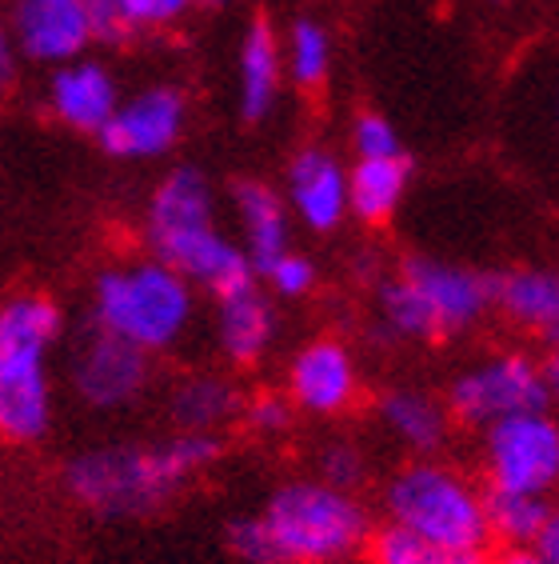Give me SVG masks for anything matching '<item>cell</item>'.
<instances>
[{
  "label": "cell",
  "mask_w": 559,
  "mask_h": 564,
  "mask_svg": "<svg viewBox=\"0 0 559 564\" xmlns=\"http://www.w3.org/2000/svg\"><path fill=\"white\" fill-rule=\"evenodd\" d=\"M443 401L452 409L456 424L484 433L487 424L507 421L516 413L551 409V389L544 377V360L527 357L519 348H504V352H487L456 372L448 380Z\"/></svg>",
  "instance_id": "cell-9"
},
{
  "label": "cell",
  "mask_w": 559,
  "mask_h": 564,
  "mask_svg": "<svg viewBox=\"0 0 559 564\" xmlns=\"http://www.w3.org/2000/svg\"><path fill=\"white\" fill-rule=\"evenodd\" d=\"M352 152L355 161H387V156H404V144H399L396 124L380 112H360L352 120Z\"/></svg>",
  "instance_id": "cell-29"
},
{
  "label": "cell",
  "mask_w": 559,
  "mask_h": 564,
  "mask_svg": "<svg viewBox=\"0 0 559 564\" xmlns=\"http://www.w3.org/2000/svg\"><path fill=\"white\" fill-rule=\"evenodd\" d=\"M228 208H232V220H237L240 245L256 264V276L272 269V264L292 252V208L284 200V193L264 181H232L228 185Z\"/></svg>",
  "instance_id": "cell-17"
},
{
  "label": "cell",
  "mask_w": 559,
  "mask_h": 564,
  "mask_svg": "<svg viewBox=\"0 0 559 564\" xmlns=\"http://www.w3.org/2000/svg\"><path fill=\"white\" fill-rule=\"evenodd\" d=\"M65 313L53 296L24 289L0 304V436L9 445H41L53 429V348Z\"/></svg>",
  "instance_id": "cell-4"
},
{
  "label": "cell",
  "mask_w": 559,
  "mask_h": 564,
  "mask_svg": "<svg viewBox=\"0 0 559 564\" xmlns=\"http://www.w3.org/2000/svg\"><path fill=\"white\" fill-rule=\"evenodd\" d=\"M368 473H372L368 453L352 436H328V441L316 448V477L336 485V489L355 492L368 480Z\"/></svg>",
  "instance_id": "cell-27"
},
{
  "label": "cell",
  "mask_w": 559,
  "mask_h": 564,
  "mask_svg": "<svg viewBox=\"0 0 559 564\" xmlns=\"http://www.w3.org/2000/svg\"><path fill=\"white\" fill-rule=\"evenodd\" d=\"M284 200L308 232L328 237L352 217V169L332 149L304 144L292 152L284 173Z\"/></svg>",
  "instance_id": "cell-14"
},
{
  "label": "cell",
  "mask_w": 559,
  "mask_h": 564,
  "mask_svg": "<svg viewBox=\"0 0 559 564\" xmlns=\"http://www.w3.org/2000/svg\"><path fill=\"white\" fill-rule=\"evenodd\" d=\"M380 509L384 524H396L448 553H484L492 544L487 489L440 456L399 465L380 489Z\"/></svg>",
  "instance_id": "cell-6"
},
{
  "label": "cell",
  "mask_w": 559,
  "mask_h": 564,
  "mask_svg": "<svg viewBox=\"0 0 559 564\" xmlns=\"http://www.w3.org/2000/svg\"><path fill=\"white\" fill-rule=\"evenodd\" d=\"M264 281H268V293L280 296V301H300V296H308L316 289V264L304 252H284L264 272Z\"/></svg>",
  "instance_id": "cell-30"
},
{
  "label": "cell",
  "mask_w": 559,
  "mask_h": 564,
  "mask_svg": "<svg viewBox=\"0 0 559 564\" xmlns=\"http://www.w3.org/2000/svg\"><path fill=\"white\" fill-rule=\"evenodd\" d=\"M9 41L29 65L61 68L88 56L97 24L85 0H9Z\"/></svg>",
  "instance_id": "cell-12"
},
{
  "label": "cell",
  "mask_w": 559,
  "mask_h": 564,
  "mask_svg": "<svg viewBox=\"0 0 559 564\" xmlns=\"http://www.w3.org/2000/svg\"><path fill=\"white\" fill-rule=\"evenodd\" d=\"M408 156H387V161H355L352 164V217L360 225H387L396 217L404 196H408Z\"/></svg>",
  "instance_id": "cell-23"
},
{
  "label": "cell",
  "mask_w": 559,
  "mask_h": 564,
  "mask_svg": "<svg viewBox=\"0 0 559 564\" xmlns=\"http://www.w3.org/2000/svg\"><path fill=\"white\" fill-rule=\"evenodd\" d=\"M193 281H184L161 257H124L92 276L88 289V321L112 337L144 348L149 357H173L196 333Z\"/></svg>",
  "instance_id": "cell-3"
},
{
  "label": "cell",
  "mask_w": 559,
  "mask_h": 564,
  "mask_svg": "<svg viewBox=\"0 0 559 564\" xmlns=\"http://www.w3.org/2000/svg\"><path fill=\"white\" fill-rule=\"evenodd\" d=\"M556 117H559V105H556Z\"/></svg>",
  "instance_id": "cell-35"
},
{
  "label": "cell",
  "mask_w": 559,
  "mask_h": 564,
  "mask_svg": "<svg viewBox=\"0 0 559 564\" xmlns=\"http://www.w3.org/2000/svg\"><path fill=\"white\" fill-rule=\"evenodd\" d=\"M548 352H544V377H548V389H551V401H559V328L548 333Z\"/></svg>",
  "instance_id": "cell-31"
},
{
  "label": "cell",
  "mask_w": 559,
  "mask_h": 564,
  "mask_svg": "<svg viewBox=\"0 0 559 564\" xmlns=\"http://www.w3.org/2000/svg\"><path fill=\"white\" fill-rule=\"evenodd\" d=\"M376 421L387 441H396L404 453H412V460H424V456H440L448 448L456 416L443 397L396 384L376 397Z\"/></svg>",
  "instance_id": "cell-18"
},
{
  "label": "cell",
  "mask_w": 559,
  "mask_h": 564,
  "mask_svg": "<svg viewBox=\"0 0 559 564\" xmlns=\"http://www.w3.org/2000/svg\"><path fill=\"white\" fill-rule=\"evenodd\" d=\"M280 316L272 293H264L256 281L237 289V293L216 296L212 308V345L232 369H252L268 357L276 345Z\"/></svg>",
  "instance_id": "cell-16"
},
{
  "label": "cell",
  "mask_w": 559,
  "mask_h": 564,
  "mask_svg": "<svg viewBox=\"0 0 559 564\" xmlns=\"http://www.w3.org/2000/svg\"><path fill=\"white\" fill-rule=\"evenodd\" d=\"M536 549L548 556L551 564H559V505H556V512H551V521H548V529H544V536L536 541Z\"/></svg>",
  "instance_id": "cell-32"
},
{
  "label": "cell",
  "mask_w": 559,
  "mask_h": 564,
  "mask_svg": "<svg viewBox=\"0 0 559 564\" xmlns=\"http://www.w3.org/2000/svg\"><path fill=\"white\" fill-rule=\"evenodd\" d=\"M144 249L173 264L200 293L224 296L256 281V264L237 237L220 228L216 188L200 169L176 164L152 188L140 225Z\"/></svg>",
  "instance_id": "cell-2"
},
{
  "label": "cell",
  "mask_w": 559,
  "mask_h": 564,
  "mask_svg": "<svg viewBox=\"0 0 559 564\" xmlns=\"http://www.w3.org/2000/svg\"><path fill=\"white\" fill-rule=\"evenodd\" d=\"M220 436L176 433L161 445H100L65 460L61 489L100 521H140L180 497L220 460Z\"/></svg>",
  "instance_id": "cell-1"
},
{
  "label": "cell",
  "mask_w": 559,
  "mask_h": 564,
  "mask_svg": "<svg viewBox=\"0 0 559 564\" xmlns=\"http://www.w3.org/2000/svg\"><path fill=\"white\" fill-rule=\"evenodd\" d=\"M495 308V276L468 264L412 257L376 293V316L396 340H443L475 328Z\"/></svg>",
  "instance_id": "cell-7"
},
{
  "label": "cell",
  "mask_w": 559,
  "mask_h": 564,
  "mask_svg": "<svg viewBox=\"0 0 559 564\" xmlns=\"http://www.w3.org/2000/svg\"><path fill=\"white\" fill-rule=\"evenodd\" d=\"M152 360L144 348L112 337L92 321L76 333L73 348L65 357V377L73 397L92 413H124L149 392Z\"/></svg>",
  "instance_id": "cell-10"
},
{
  "label": "cell",
  "mask_w": 559,
  "mask_h": 564,
  "mask_svg": "<svg viewBox=\"0 0 559 564\" xmlns=\"http://www.w3.org/2000/svg\"><path fill=\"white\" fill-rule=\"evenodd\" d=\"M284 65H288V80L304 93L324 88L328 73H332V36L320 21L313 17H296L284 36Z\"/></svg>",
  "instance_id": "cell-25"
},
{
  "label": "cell",
  "mask_w": 559,
  "mask_h": 564,
  "mask_svg": "<svg viewBox=\"0 0 559 564\" xmlns=\"http://www.w3.org/2000/svg\"><path fill=\"white\" fill-rule=\"evenodd\" d=\"M551 505L548 497H524V492H487V524L492 541L504 549H536V541L548 529Z\"/></svg>",
  "instance_id": "cell-24"
},
{
  "label": "cell",
  "mask_w": 559,
  "mask_h": 564,
  "mask_svg": "<svg viewBox=\"0 0 559 564\" xmlns=\"http://www.w3.org/2000/svg\"><path fill=\"white\" fill-rule=\"evenodd\" d=\"M268 564H348L372 544V512L320 477L284 480L260 505Z\"/></svg>",
  "instance_id": "cell-5"
},
{
  "label": "cell",
  "mask_w": 559,
  "mask_h": 564,
  "mask_svg": "<svg viewBox=\"0 0 559 564\" xmlns=\"http://www.w3.org/2000/svg\"><path fill=\"white\" fill-rule=\"evenodd\" d=\"M284 392L304 416L332 421L360 401V369L352 348L336 337H313L292 352L284 369Z\"/></svg>",
  "instance_id": "cell-13"
},
{
  "label": "cell",
  "mask_w": 559,
  "mask_h": 564,
  "mask_svg": "<svg viewBox=\"0 0 559 564\" xmlns=\"http://www.w3.org/2000/svg\"><path fill=\"white\" fill-rule=\"evenodd\" d=\"M188 100L176 85H144L120 100L117 117L97 141L117 161H156L180 144Z\"/></svg>",
  "instance_id": "cell-11"
},
{
  "label": "cell",
  "mask_w": 559,
  "mask_h": 564,
  "mask_svg": "<svg viewBox=\"0 0 559 564\" xmlns=\"http://www.w3.org/2000/svg\"><path fill=\"white\" fill-rule=\"evenodd\" d=\"M495 313L516 328L548 337L559 328V272L556 269H507L495 276Z\"/></svg>",
  "instance_id": "cell-21"
},
{
  "label": "cell",
  "mask_w": 559,
  "mask_h": 564,
  "mask_svg": "<svg viewBox=\"0 0 559 564\" xmlns=\"http://www.w3.org/2000/svg\"><path fill=\"white\" fill-rule=\"evenodd\" d=\"M120 100L124 97H120L117 73L97 56H80V61L53 68L48 85H44V105L53 120H61L73 132H88V137H100L108 129Z\"/></svg>",
  "instance_id": "cell-15"
},
{
  "label": "cell",
  "mask_w": 559,
  "mask_h": 564,
  "mask_svg": "<svg viewBox=\"0 0 559 564\" xmlns=\"http://www.w3.org/2000/svg\"><path fill=\"white\" fill-rule=\"evenodd\" d=\"M492 564H551L539 549H504Z\"/></svg>",
  "instance_id": "cell-33"
},
{
  "label": "cell",
  "mask_w": 559,
  "mask_h": 564,
  "mask_svg": "<svg viewBox=\"0 0 559 564\" xmlns=\"http://www.w3.org/2000/svg\"><path fill=\"white\" fill-rule=\"evenodd\" d=\"M168 416L176 433H212L244 416V392L224 372H188L168 392Z\"/></svg>",
  "instance_id": "cell-20"
},
{
  "label": "cell",
  "mask_w": 559,
  "mask_h": 564,
  "mask_svg": "<svg viewBox=\"0 0 559 564\" xmlns=\"http://www.w3.org/2000/svg\"><path fill=\"white\" fill-rule=\"evenodd\" d=\"M475 465L487 492L551 500L559 492V416L531 409L487 424L475 445Z\"/></svg>",
  "instance_id": "cell-8"
},
{
  "label": "cell",
  "mask_w": 559,
  "mask_h": 564,
  "mask_svg": "<svg viewBox=\"0 0 559 564\" xmlns=\"http://www.w3.org/2000/svg\"><path fill=\"white\" fill-rule=\"evenodd\" d=\"M364 556L368 564H492L484 553H448V549L419 541V536L396 529V524H384V529L372 532V544H368Z\"/></svg>",
  "instance_id": "cell-26"
},
{
  "label": "cell",
  "mask_w": 559,
  "mask_h": 564,
  "mask_svg": "<svg viewBox=\"0 0 559 564\" xmlns=\"http://www.w3.org/2000/svg\"><path fill=\"white\" fill-rule=\"evenodd\" d=\"M296 404H292L288 392H256V397H248L244 401V429L252 436H264V441H276V436H284L292 429V421H296Z\"/></svg>",
  "instance_id": "cell-28"
},
{
  "label": "cell",
  "mask_w": 559,
  "mask_h": 564,
  "mask_svg": "<svg viewBox=\"0 0 559 564\" xmlns=\"http://www.w3.org/2000/svg\"><path fill=\"white\" fill-rule=\"evenodd\" d=\"M288 80L284 41L264 17L248 24L237 48V112L244 124L268 120L280 105V85Z\"/></svg>",
  "instance_id": "cell-19"
},
{
  "label": "cell",
  "mask_w": 559,
  "mask_h": 564,
  "mask_svg": "<svg viewBox=\"0 0 559 564\" xmlns=\"http://www.w3.org/2000/svg\"><path fill=\"white\" fill-rule=\"evenodd\" d=\"M97 24V41L124 44L136 36L168 33L205 0H85Z\"/></svg>",
  "instance_id": "cell-22"
},
{
  "label": "cell",
  "mask_w": 559,
  "mask_h": 564,
  "mask_svg": "<svg viewBox=\"0 0 559 564\" xmlns=\"http://www.w3.org/2000/svg\"><path fill=\"white\" fill-rule=\"evenodd\" d=\"M205 4H212V9H224V4H232V0H205Z\"/></svg>",
  "instance_id": "cell-34"
}]
</instances>
